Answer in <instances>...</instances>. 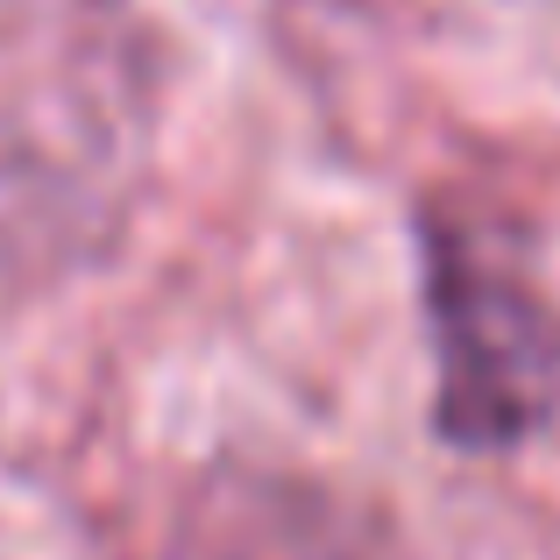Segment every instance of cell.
<instances>
[{"label": "cell", "mask_w": 560, "mask_h": 560, "mask_svg": "<svg viewBox=\"0 0 560 560\" xmlns=\"http://www.w3.org/2000/svg\"><path fill=\"white\" fill-rule=\"evenodd\" d=\"M425 327H433V425L468 454L525 447L560 405V319L504 242L462 213L425 220Z\"/></svg>", "instance_id": "6da1fadb"}]
</instances>
